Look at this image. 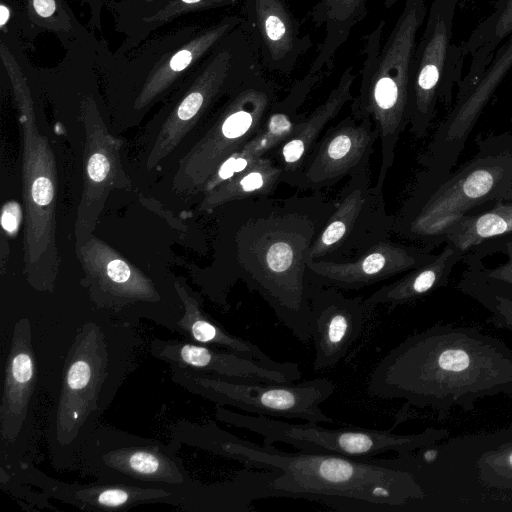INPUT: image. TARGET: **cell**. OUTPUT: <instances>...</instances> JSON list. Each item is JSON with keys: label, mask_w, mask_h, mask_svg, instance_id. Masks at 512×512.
Wrapping results in <instances>:
<instances>
[{"label": "cell", "mask_w": 512, "mask_h": 512, "mask_svg": "<svg viewBox=\"0 0 512 512\" xmlns=\"http://www.w3.org/2000/svg\"><path fill=\"white\" fill-rule=\"evenodd\" d=\"M368 390L445 419L453 407L472 411L482 398L512 396V349L477 327L438 323L390 350L371 373Z\"/></svg>", "instance_id": "6da1fadb"}, {"label": "cell", "mask_w": 512, "mask_h": 512, "mask_svg": "<svg viewBox=\"0 0 512 512\" xmlns=\"http://www.w3.org/2000/svg\"><path fill=\"white\" fill-rule=\"evenodd\" d=\"M205 449L245 467L277 471L270 485L274 497L317 501L338 511L417 512L425 496L413 475L382 464L375 457L287 452L273 444L239 438L215 424Z\"/></svg>", "instance_id": "7a4b0ae2"}, {"label": "cell", "mask_w": 512, "mask_h": 512, "mask_svg": "<svg viewBox=\"0 0 512 512\" xmlns=\"http://www.w3.org/2000/svg\"><path fill=\"white\" fill-rule=\"evenodd\" d=\"M132 328L94 320L82 324L75 335L48 422V449L55 468L78 465L83 444L133 369L140 342Z\"/></svg>", "instance_id": "3957f363"}, {"label": "cell", "mask_w": 512, "mask_h": 512, "mask_svg": "<svg viewBox=\"0 0 512 512\" xmlns=\"http://www.w3.org/2000/svg\"><path fill=\"white\" fill-rule=\"evenodd\" d=\"M428 0H405L388 36L384 20L363 38V61L352 115L370 119L381 143L380 191L393 164L401 133L409 125V91L413 55L427 11Z\"/></svg>", "instance_id": "277c9868"}, {"label": "cell", "mask_w": 512, "mask_h": 512, "mask_svg": "<svg viewBox=\"0 0 512 512\" xmlns=\"http://www.w3.org/2000/svg\"><path fill=\"white\" fill-rule=\"evenodd\" d=\"M477 142V153L456 170L420 183L407 212L409 237L435 247L443 243V232L463 216L512 200V133Z\"/></svg>", "instance_id": "5b68a950"}, {"label": "cell", "mask_w": 512, "mask_h": 512, "mask_svg": "<svg viewBox=\"0 0 512 512\" xmlns=\"http://www.w3.org/2000/svg\"><path fill=\"white\" fill-rule=\"evenodd\" d=\"M243 22L239 15L202 23L179 22L147 38L134 49L117 53L98 40V74L112 87L135 88L137 102L146 104L175 86L231 31Z\"/></svg>", "instance_id": "8992f818"}, {"label": "cell", "mask_w": 512, "mask_h": 512, "mask_svg": "<svg viewBox=\"0 0 512 512\" xmlns=\"http://www.w3.org/2000/svg\"><path fill=\"white\" fill-rule=\"evenodd\" d=\"M179 448L174 439L166 445L100 423L83 444L78 465L99 482L179 492L189 511L200 483L189 476Z\"/></svg>", "instance_id": "52a82bcc"}, {"label": "cell", "mask_w": 512, "mask_h": 512, "mask_svg": "<svg viewBox=\"0 0 512 512\" xmlns=\"http://www.w3.org/2000/svg\"><path fill=\"white\" fill-rule=\"evenodd\" d=\"M215 417L223 423L261 435L267 444L284 443L298 450L353 459L374 458L390 451L405 454L437 444L449 435L447 429L431 427L415 434L359 427L329 429L312 422L289 423L262 415L241 414L220 405H216Z\"/></svg>", "instance_id": "ba28073f"}, {"label": "cell", "mask_w": 512, "mask_h": 512, "mask_svg": "<svg viewBox=\"0 0 512 512\" xmlns=\"http://www.w3.org/2000/svg\"><path fill=\"white\" fill-rule=\"evenodd\" d=\"M458 0H431L413 55L409 126L417 138L424 137L436 115L437 105L451 108L454 92L464 77L466 55L453 40Z\"/></svg>", "instance_id": "9c48e42d"}, {"label": "cell", "mask_w": 512, "mask_h": 512, "mask_svg": "<svg viewBox=\"0 0 512 512\" xmlns=\"http://www.w3.org/2000/svg\"><path fill=\"white\" fill-rule=\"evenodd\" d=\"M170 367L174 383L216 405L272 418L312 423L334 421L320 407L334 393V384L325 378L297 384L266 383L225 378L176 365Z\"/></svg>", "instance_id": "30bf717a"}, {"label": "cell", "mask_w": 512, "mask_h": 512, "mask_svg": "<svg viewBox=\"0 0 512 512\" xmlns=\"http://www.w3.org/2000/svg\"><path fill=\"white\" fill-rule=\"evenodd\" d=\"M511 70L512 32L498 48L478 82L454 100L437 126L420 158L424 166L420 182L440 179L453 170L481 113Z\"/></svg>", "instance_id": "8fae6325"}, {"label": "cell", "mask_w": 512, "mask_h": 512, "mask_svg": "<svg viewBox=\"0 0 512 512\" xmlns=\"http://www.w3.org/2000/svg\"><path fill=\"white\" fill-rule=\"evenodd\" d=\"M1 469L8 481L39 489L42 496L84 511H125L136 506L164 503L184 507L183 494L158 487H139L96 481L88 484L54 479L31 463L20 461Z\"/></svg>", "instance_id": "7c38bea8"}, {"label": "cell", "mask_w": 512, "mask_h": 512, "mask_svg": "<svg viewBox=\"0 0 512 512\" xmlns=\"http://www.w3.org/2000/svg\"><path fill=\"white\" fill-rule=\"evenodd\" d=\"M242 17L263 68L290 74L311 47L286 0H245Z\"/></svg>", "instance_id": "4fadbf2b"}, {"label": "cell", "mask_w": 512, "mask_h": 512, "mask_svg": "<svg viewBox=\"0 0 512 512\" xmlns=\"http://www.w3.org/2000/svg\"><path fill=\"white\" fill-rule=\"evenodd\" d=\"M35 386L32 326L27 319H20L13 328L0 404V435L8 448L16 450L26 440Z\"/></svg>", "instance_id": "5bb4252c"}, {"label": "cell", "mask_w": 512, "mask_h": 512, "mask_svg": "<svg viewBox=\"0 0 512 512\" xmlns=\"http://www.w3.org/2000/svg\"><path fill=\"white\" fill-rule=\"evenodd\" d=\"M309 304L313 369L320 372L338 364L356 343L368 306L361 298H348L333 290L311 293Z\"/></svg>", "instance_id": "9a60e30c"}, {"label": "cell", "mask_w": 512, "mask_h": 512, "mask_svg": "<svg viewBox=\"0 0 512 512\" xmlns=\"http://www.w3.org/2000/svg\"><path fill=\"white\" fill-rule=\"evenodd\" d=\"M150 354L169 365L186 367L225 378L266 383H293L302 376L298 364L291 368H271L246 356L186 340L155 338Z\"/></svg>", "instance_id": "2e32d148"}, {"label": "cell", "mask_w": 512, "mask_h": 512, "mask_svg": "<svg viewBox=\"0 0 512 512\" xmlns=\"http://www.w3.org/2000/svg\"><path fill=\"white\" fill-rule=\"evenodd\" d=\"M240 0H109L114 29L123 35L117 53L130 51L190 15L233 6Z\"/></svg>", "instance_id": "e0dca14e"}, {"label": "cell", "mask_w": 512, "mask_h": 512, "mask_svg": "<svg viewBox=\"0 0 512 512\" xmlns=\"http://www.w3.org/2000/svg\"><path fill=\"white\" fill-rule=\"evenodd\" d=\"M434 246L416 248L392 243H381L362 258L348 263H307L311 272L323 282L339 288L358 289L396 274L411 271L432 260Z\"/></svg>", "instance_id": "ac0fdd59"}, {"label": "cell", "mask_w": 512, "mask_h": 512, "mask_svg": "<svg viewBox=\"0 0 512 512\" xmlns=\"http://www.w3.org/2000/svg\"><path fill=\"white\" fill-rule=\"evenodd\" d=\"M378 132L372 121L350 116L323 137L305 169L308 185L331 183L363 166Z\"/></svg>", "instance_id": "d6986e66"}, {"label": "cell", "mask_w": 512, "mask_h": 512, "mask_svg": "<svg viewBox=\"0 0 512 512\" xmlns=\"http://www.w3.org/2000/svg\"><path fill=\"white\" fill-rule=\"evenodd\" d=\"M398 0H384L387 8ZM369 0H320L311 10L313 23L324 35L307 75L322 77L332 66L338 51L368 14Z\"/></svg>", "instance_id": "ffe728a7"}, {"label": "cell", "mask_w": 512, "mask_h": 512, "mask_svg": "<svg viewBox=\"0 0 512 512\" xmlns=\"http://www.w3.org/2000/svg\"><path fill=\"white\" fill-rule=\"evenodd\" d=\"M464 253L450 242L440 253L427 262L411 270L403 278L383 286L364 299L368 307L376 305H403L413 302L426 294L448 285L455 266L462 262Z\"/></svg>", "instance_id": "44dd1931"}, {"label": "cell", "mask_w": 512, "mask_h": 512, "mask_svg": "<svg viewBox=\"0 0 512 512\" xmlns=\"http://www.w3.org/2000/svg\"><path fill=\"white\" fill-rule=\"evenodd\" d=\"M511 32L512 0H498L494 11L461 42L469 66L456 91V98L463 96L478 82Z\"/></svg>", "instance_id": "7402d4cb"}, {"label": "cell", "mask_w": 512, "mask_h": 512, "mask_svg": "<svg viewBox=\"0 0 512 512\" xmlns=\"http://www.w3.org/2000/svg\"><path fill=\"white\" fill-rule=\"evenodd\" d=\"M356 79L353 67H347L326 100L308 118L302 119L296 132L282 145L281 157L288 169L301 164L315 140L330 120L348 101L353 99L352 89Z\"/></svg>", "instance_id": "603a6c76"}, {"label": "cell", "mask_w": 512, "mask_h": 512, "mask_svg": "<svg viewBox=\"0 0 512 512\" xmlns=\"http://www.w3.org/2000/svg\"><path fill=\"white\" fill-rule=\"evenodd\" d=\"M512 235V200H500L488 209L463 216L442 234L464 254L490 241Z\"/></svg>", "instance_id": "cb8c5ba5"}, {"label": "cell", "mask_w": 512, "mask_h": 512, "mask_svg": "<svg viewBox=\"0 0 512 512\" xmlns=\"http://www.w3.org/2000/svg\"><path fill=\"white\" fill-rule=\"evenodd\" d=\"M464 264L457 290L490 313L487 323L512 333V285L487 278L474 265Z\"/></svg>", "instance_id": "d4e9b609"}, {"label": "cell", "mask_w": 512, "mask_h": 512, "mask_svg": "<svg viewBox=\"0 0 512 512\" xmlns=\"http://www.w3.org/2000/svg\"><path fill=\"white\" fill-rule=\"evenodd\" d=\"M35 38L52 33L64 49L95 36L77 19L67 0H24Z\"/></svg>", "instance_id": "484cf974"}, {"label": "cell", "mask_w": 512, "mask_h": 512, "mask_svg": "<svg viewBox=\"0 0 512 512\" xmlns=\"http://www.w3.org/2000/svg\"><path fill=\"white\" fill-rule=\"evenodd\" d=\"M463 259L462 263L474 265L485 277L512 285V235L484 243Z\"/></svg>", "instance_id": "4316f807"}, {"label": "cell", "mask_w": 512, "mask_h": 512, "mask_svg": "<svg viewBox=\"0 0 512 512\" xmlns=\"http://www.w3.org/2000/svg\"><path fill=\"white\" fill-rule=\"evenodd\" d=\"M365 197L364 188H355L346 195L311 248L309 259L323 256L346 235L358 217Z\"/></svg>", "instance_id": "83f0119b"}, {"label": "cell", "mask_w": 512, "mask_h": 512, "mask_svg": "<svg viewBox=\"0 0 512 512\" xmlns=\"http://www.w3.org/2000/svg\"><path fill=\"white\" fill-rule=\"evenodd\" d=\"M282 171L268 158H259L250 167L232 178L224 196L250 197L267 193L275 187Z\"/></svg>", "instance_id": "f1b7e54d"}, {"label": "cell", "mask_w": 512, "mask_h": 512, "mask_svg": "<svg viewBox=\"0 0 512 512\" xmlns=\"http://www.w3.org/2000/svg\"><path fill=\"white\" fill-rule=\"evenodd\" d=\"M0 34L18 37L25 49L33 47V35L27 8L18 0H0Z\"/></svg>", "instance_id": "f546056e"}, {"label": "cell", "mask_w": 512, "mask_h": 512, "mask_svg": "<svg viewBox=\"0 0 512 512\" xmlns=\"http://www.w3.org/2000/svg\"><path fill=\"white\" fill-rule=\"evenodd\" d=\"M107 276L115 284L125 286L129 289L130 299L133 298L129 285L127 284L131 278L129 266L122 260L114 259L107 265ZM134 299V298H133Z\"/></svg>", "instance_id": "4dcf8cb0"}, {"label": "cell", "mask_w": 512, "mask_h": 512, "mask_svg": "<svg viewBox=\"0 0 512 512\" xmlns=\"http://www.w3.org/2000/svg\"><path fill=\"white\" fill-rule=\"evenodd\" d=\"M32 196L38 205H47L53 197V186L46 177L37 178L32 186Z\"/></svg>", "instance_id": "1f68e13d"}, {"label": "cell", "mask_w": 512, "mask_h": 512, "mask_svg": "<svg viewBox=\"0 0 512 512\" xmlns=\"http://www.w3.org/2000/svg\"><path fill=\"white\" fill-rule=\"evenodd\" d=\"M110 165L107 158L102 154H94L87 166V171L93 181L104 180L109 172Z\"/></svg>", "instance_id": "d6a6232c"}, {"label": "cell", "mask_w": 512, "mask_h": 512, "mask_svg": "<svg viewBox=\"0 0 512 512\" xmlns=\"http://www.w3.org/2000/svg\"><path fill=\"white\" fill-rule=\"evenodd\" d=\"M20 208L17 203L7 204L2 213L1 223L5 231L13 233L20 222Z\"/></svg>", "instance_id": "836d02e7"}, {"label": "cell", "mask_w": 512, "mask_h": 512, "mask_svg": "<svg viewBox=\"0 0 512 512\" xmlns=\"http://www.w3.org/2000/svg\"><path fill=\"white\" fill-rule=\"evenodd\" d=\"M90 9L89 26L92 31L101 29V13L109 0H85Z\"/></svg>", "instance_id": "e575fe53"}, {"label": "cell", "mask_w": 512, "mask_h": 512, "mask_svg": "<svg viewBox=\"0 0 512 512\" xmlns=\"http://www.w3.org/2000/svg\"><path fill=\"white\" fill-rule=\"evenodd\" d=\"M458 1H459V3H462V4H463V3H467V2H468V1H470V0H458Z\"/></svg>", "instance_id": "d590c367"}, {"label": "cell", "mask_w": 512, "mask_h": 512, "mask_svg": "<svg viewBox=\"0 0 512 512\" xmlns=\"http://www.w3.org/2000/svg\"><path fill=\"white\" fill-rule=\"evenodd\" d=\"M511 122H512V118H511Z\"/></svg>", "instance_id": "8d00e7d4"}]
</instances>
